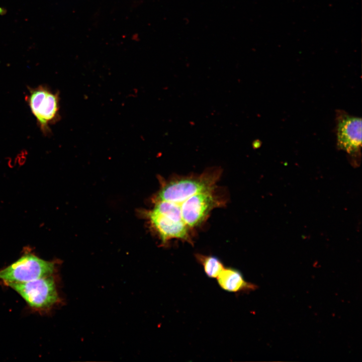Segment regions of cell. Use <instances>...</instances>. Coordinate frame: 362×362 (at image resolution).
Returning a JSON list of instances; mask_svg holds the SVG:
<instances>
[{"label":"cell","mask_w":362,"mask_h":362,"mask_svg":"<svg viewBox=\"0 0 362 362\" xmlns=\"http://www.w3.org/2000/svg\"><path fill=\"white\" fill-rule=\"evenodd\" d=\"M337 146L350 156H358L361 146V119L343 110L336 113Z\"/></svg>","instance_id":"cell-5"},{"label":"cell","mask_w":362,"mask_h":362,"mask_svg":"<svg viewBox=\"0 0 362 362\" xmlns=\"http://www.w3.org/2000/svg\"><path fill=\"white\" fill-rule=\"evenodd\" d=\"M196 257L209 278H217L224 268L223 264L217 257L197 254Z\"/></svg>","instance_id":"cell-10"},{"label":"cell","mask_w":362,"mask_h":362,"mask_svg":"<svg viewBox=\"0 0 362 362\" xmlns=\"http://www.w3.org/2000/svg\"><path fill=\"white\" fill-rule=\"evenodd\" d=\"M6 284L19 294L30 307L36 310H48L59 299L52 275L25 283Z\"/></svg>","instance_id":"cell-3"},{"label":"cell","mask_w":362,"mask_h":362,"mask_svg":"<svg viewBox=\"0 0 362 362\" xmlns=\"http://www.w3.org/2000/svg\"><path fill=\"white\" fill-rule=\"evenodd\" d=\"M152 210L175 221L184 222L180 206L176 203L165 201H154Z\"/></svg>","instance_id":"cell-9"},{"label":"cell","mask_w":362,"mask_h":362,"mask_svg":"<svg viewBox=\"0 0 362 362\" xmlns=\"http://www.w3.org/2000/svg\"><path fill=\"white\" fill-rule=\"evenodd\" d=\"M28 90L26 101L40 131L44 135L48 136L51 133L50 126L60 118L59 94L45 85L28 87Z\"/></svg>","instance_id":"cell-2"},{"label":"cell","mask_w":362,"mask_h":362,"mask_svg":"<svg viewBox=\"0 0 362 362\" xmlns=\"http://www.w3.org/2000/svg\"><path fill=\"white\" fill-rule=\"evenodd\" d=\"M217 279L219 286L229 292L251 291L257 288L256 285L246 281L241 273L234 268H224Z\"/></svg>","instance_id":"cell-8"},{"label":"cell","mask_w":362,"mask_h":362,"mask_svg":"<svg viewBox=\"0 0 362 362\" xmlns=\"http://www.w3.org/2000/svg\"><path fill=\"white\" fill-rule=\"evenodd\" d=\"M55 263L42 259L31 253H25L15 262L0 270V280L5 284L25 283L51 276Z\"/></svg>","instance_id":"cell-4"},{"label":"cell","mask_w":362,"mask_h":362,"mask_svg":"<svg viewBox=\"0 0 362 362\" xmlns=\"http://www.w3.org/2000/svg\"><path fill=\"white\" fill-rule=\"evenodd\" d=\"M218 177V173L214 171L170 180L161 187L154 201H165L179 205L195 194L215 189Z\"/></svg>","instance_id":"cell-1"},{"label":"cell","mask_w":362,"mask_h":362,"mask_svg":"<svg viewBox=\"0 0 362 362\" xmlns=\"http://www.w3.org/2000/svg\"><path fill=\"white\" fill-rule=\"evenodd\" d=\"M146 217L163 243L171 239L190 241V228L184 222H176L152 210L146 213Z\"/></svg>","instance_id":"cell-7"},{"label":"cell","mask_w":362,"mask_h":362,"mask_svg":"<svg viewBox=\"0 0 362 362\" xmlns=\"http://www.w3.org/2000/svg\"><path fill=\"white\" fill-rule=\"evenodd\" d=\"M178 205L184 222L191 228L200 225L221 203L214 189L195 194Z\"/></svg>","instance_id":"cell-6"}]
</instances>
